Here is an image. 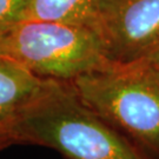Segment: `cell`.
<instances>
[{"instance_id":"cell-1","label":"cell","mask_w":159,"mask_h":159,"mask_svg":"<svg viewBox=\"0 0 159 159\" xmlns=\"http://www.w3.org/2000/svg\"><path fill=\"white\" fill-rule=\"evenodd\" d=\"M5 133L12 144L52 148L66 159H152L84 104L71 81L52 80Z\"/></svg>"},{"instance_id":"cell-2","label":"cell","mask_w":159,"mask_h":159,"mask_svg":"<svg viewBox=\"0 0 159 159\" xmlns=\"http://www.w3.org/2000/svg\"><path fill=\"white\" fill-rule=\"evenodd\" d=\"M71 84L84 104L159 159V68L144 59L112 63Z\"/></svg>"},{"instance_id":"cell-3","label":"cell","mask_w":159,"mask_h":159,"mask_svg":"<svg viewBox=\"0 0 159 159\" xmlns=\"http://www.w3.org/2000/svg\"><path fill=\"white\" fill-rule=\"evenodd\" d=\"M0 56L40 78L60 81H72L112 64L97 29L34 19H23L0 35Z\"/></svg>"},{"instance_id":"cell-4","label":"cell","mask_w":159,"mask_h":159,"mask_svg":"<svg viewBox=\"0 0 159 159\" xmlns=\"http://www.w3.org/2000/svg\"><path fill=\"white\" fill-rule=\"evenodd\" d=\"M97 30L110 61L144 59L159 45V0H104Z\"/></svg>"},{"instance_id":"cell-5","label":"cell","mask_w":159,"mask_h":159,"mask_svg":"<svg viewBox=\"0 0 159 159\" xmlns=\"http://www.w3.org/2000/svg\"><path fill=\"white\" fill-rule=\"evenodd\" d=\"M51 81L0 56V131L5 133L6 126L45 91Z\"/></svg>"},{"instance_id":"cell-6","label":"cell","mask_w":159,"mask_h":159,"mask_svg":"<svg viewBox=\"0 0 159 159\" xmlns=\"http://www.w3.org/2000/svg\"><path fill=\"white\" fill-rule=\"evenodd\" d=\"M104 0H30L24 19L86 25L97 29Z\"/></svg>"},{"instance_id":"cell-7","label":"cell","mask_w":159,"mask_h":159,"mask_svg":"<svg viewBox=\"0 0 159 159\" xmlns=\"http://www.w3.org/2000/svg\"><path fill=\"white\" fill-rule=\"evenodd\" d=\"M30 0H0V35L24 19Z\"/></svg>"},{"instance_id":"cell-8","label":"cell","mask_w":159,"mask_h":159,"mask_svg":"<svg viewBox=\"0 0 159 159\" xmlns=\"http://www.w3.org/2000/svg\"><path fill=\"white\" fill-rule=\"evenodd\" d=\"M144 60H146L151 65H153L154 67L159 68V45L150 54H148L146 57L144 58Z\"/></svg>"},{"instance_id":"cell-9","label":"cell","mask_w":159,"mask_h":159,"mask_svg":"<svg viewBox=\"0 0 159 159\" xmlns=\"http://www.w3.org/2000/svg\"><path fill=\"white\" fill-rule=\"evenodd\" d=\"M10 145H13L12 142L8 139V137L6 136L4 132H1V131H0V151H1L2 148L10 146Z\"/></svg>"}]
</instances>
